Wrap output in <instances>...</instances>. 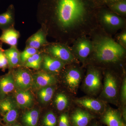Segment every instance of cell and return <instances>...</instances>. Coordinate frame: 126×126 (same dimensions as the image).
Instances as JSON below:
<instances>
[{"label": "cell", "mask_w": 126, "mask_h": 126, "mask_svg": "<svg viewBox=\"0 0 126 126\" xmlns=\"http://www.w3.org/2000/svg\"><path fill=\"white\" fill-rule=\"evenodd\" d=\"M103 95L106 99L113 100L118 95L117 81L111 73H106L104 79Z\"/></svg>", "instance_id": "5b68a950"}, {"label": "cell", "mask_w": 126, "mask_h": 126, "mask_svg": "<svg viewBox=\"0 0 126 126\" xmlns=\"http://www.w3.org/2000/svg\"><path fill=\"white\" fill-rule=\"evenodd\" d=\"M122 0H94L98 7L102 5L111 4Z\"/></svg>", "instance_id": "1f68e13d"}, {"label": "cell", "mask_w": 126, "mask_h": 126, "mask_svg": "<svg viewBox=\"0 0 126 126\" xmlns=\"http://www.w3.org/2000/svg\"><path fill=\"white\" fill-rule=\"evenodd\" d=\"M3 126H11V125H9V124H6L5 125H3Z\"/></svg>", "instance_id": "8d00e7d4"}, {"label": "cell", "mask_w": 126, "mask_h": 126, "mask_svg": "<svg viewBox=\"0 0 126 126\" xmlns=\"http://www.w3.org/2000/svg\"><path fill=\"white\" fill-rule=\"evenodd\" d=\"M93 118L92 116L88 112L78 109L73 113L71 119L74 126H87Z\"/></svg>", "instance_id": "ac0fdd59"}, {"label": "cell", "mask_w": 126, "mask_h": 126, "mask_svg": "<svg viewBox=\"0 0 126 126\" xmlns=\"http://www.w3.org/2000/svg\"><path fill=\"white\" fill-rule=\"evenodd\" d=\"M103 120L108 126H125L119 113L113 109H109L106 112Z\"/></svg>", "instance_id": "d6986e66"}, {"label": "cell", "mask_w": 126, "mask_h": 126, "mask_svg": "<svg viewBox=\"0 0 126 126\" xmlns=\"http://www.w3.org/2000/svg\"><path fill=\"white\" fill-rule=\"evenodd\" d=\"M43 60V56L37 53L29 58L24 63L26 67L38 70L40 68Z\"/></svg>", "instance_id": "cb8c5ba5"}, {"label": "cell", "mask_w": 126, "mask_h": 126, "mask_svg": "<svg viewBox=\"0 0 126 126\" xmlns=\"http://www.w3.org/2000/svg\"><path fill=\"white\" fill-rule=\"evenodd\" d=\"M43 69L47 72L58 73L63 67L64 63L48 55L43 56L42 63Z\"/></svg>", "instance_id": "7c38bea8"}, {"label": "cell", "mask_w": 126, "mask_h": 126, "mask_svg": "<svg viewBox=\"0 0 126 126\" xmlns=\"http://www.w3.org/2000/svg\"><path fill=\"white\" fill-rule=\"evenodd\" d=\"M121 99L122 102L126 104V78L124 79L122 86L121 90Z\"/></svg>", "instance_id": "d6a6232c"}, {"label": "cell", "mask_w": 126, "mask_h": 126, "mask_svg": "<svg viewBox=\"0 0 126 126\" xmlns=\"http://www.w3.org/2000/svg\"><path fill=\"white\" fill-rule=\"evenodd\" d=\"M8 67V61L2 48V43H0V69L4 71Z\"/></svg>", "instance_id": "f546056e"}, {"label": "cell", "mask_w": 126, "mask_h": 126, "mask_svg": "<svg viewBox=\"0 0 126 126\" xmlns=\"http://www.w3.org/2000/svg\"><path fill=\"white\" fill-rule=\"evenodd\" d=\"M76 103L88 110L101 112L104 110L105 104L101 101L93 98H84L77 99Z\"/></svg>", "instance_id": "e0dca14e"}, {"label": "cell", "mask_w": 126, "mask_h": 126, "mask_svg": "<svg viewBox=\"0 0 126 126\" xmlns=\"http://www.w3.org/2000/svg\"><path fill=\"white\" fill-rule=\"evenodd\" d=\"M46 48V51L49 55L64 63H72L74 61V55L68 48L63 44L51 45Z\"/></svg>", "instance_id": "277c9868"}, {"label": "cell", "mask_w": 126, "mask_h": 126, "mask_svg": "<svg viewBox=\"0 0 126 126\" xmlns=\"http://www.w3.org/2000/svg\"><path fill=\"white\" fill-rule=\"evenodd\" d=\"M4 53L7 58L8 67L10 68L15 67L20 63V53L16 47H11L4 50Z\"/></svg>", "instance_id": "ffe728a7"}, {"label": "cell", "mask_w": 126, "mask_h": 126, "mask_svg": "<svg viewBox=\"0 0 126 126\" xmlns=\"http://www.w3.org/2000/svg\"></svg>", "instance_id": "f35d334b"}, {"label": "cell", "mask_w": 126, "mask_h": 126, "mask_svg": "<svg viewBox=\"0 0 126 126\" xmlns=\"http://www.w3.org/2000/svg\"><path fill=\"white\" fill-rule=\"evenodd\" d=\"M20 36L19 32L14 27L9 28L2 31L0 36V43L7 44L11 47H16Z\"/></svg>", "instance_id": "2e32d148"}, {"label": "cell", "mask_w": 126, "mask_h": 126, "mask_svg": "<svg viewBox=\"0 0 126 126\" xmlns=\"http://www.w3.org/2000/svg\"><path fill=\"white\" fill-rule=\"evenodd\" d=\"M12 126H20V125H19V124H14V125H13Z\"/></svg>", "instance_id": "d590c367"}, {"label": "cell", "mask_w": 126, "mask_h": 126, "mask_svg": "<svg viewBox=\"0 0 126 126\" xmlns=\"http://www.w3.org/2000/svg\"><path fill=\"white\" fill-rule=\"evenodd\" d=\"M46 35L44 31L41 28L27 39L26 42V47L38 50L48 43L46 40Z\"/></svg>", "instance_id": "5bb4252c"}, {"label": "cell", "mask_w": 126, "mask_h": 126, "mask_svg": "<svg viewBox=\"0 0 126 126\" xmlns=\"http://www.w3.org/2000/svg\"><path fill=\"white\" fill-rule=\"evenodd\" d=\"M94 59L104 63L118 62L123 58L126 50L124 47L108 37L101 38L93 44Z\"/></svg>", "instance_id": "7a4b0ae2"}, {"label": "cell", "mask_w": 126, "mask_h": 126, "mask_svg": "<svg viewBox=\"0 0 126 126\" xmlns=\"http://www.w3.org/2000/svg\"><path fill=\"white\" fill-rule=\"evenodd\" d=\"M64 81L71 92L75 93L78 88L82 79L81 72L76 68L68 69L64 74Z\"/></svg>", "instance_id": "ba28073f"}, {"label": "cell", "mask_w": 126, "mask_h": 126, "mask_svg": "<svg viewBox=\"0 0 126 126\" xmlns=\"http://www.w3.org/2000/svg\"><path fill=\"white\" fill-rule=\"evenodd\" d=\"M15 96L16 101L21 109L30 108L33 106V97L29 90H18L16 92Z\"/></svg>", "instance_id": "8fae6325"}, {"label": "cell", "mask_w": 126, "mask_h": 126, "mask_svg": "<svg viewBox=\"0 0 126 126\" xmlns=\"http://www.w3.org/2000/svg\"><path fill=\"white\" fill-rule=\"evenodd\" d=\"M54 89L51 86H47L41 88L38 92V96L42 103H46L52 99Z\"/></svg>", "instance_id": "603a6c76"}, {"label": "cell", "mask_w": 126, "mask_h": 126, "mask_svg": "<svg viewBox=\"0 0 126 126\" xmlns=\"http://www.w3.org/2000/svg\"><path fill=\"white\" fill-rule=\"evenodd\" d=\"M101 19L104 25L112 29L119 28L123 24V20L121 17L116 14L108 11L102 12Z\"/></svg>", "instance_id": "9a60e30c"}, {"label": "cell", "mask_w": 126, "mask_h": 126, "mask_svg": "<svg viewBox=\"0 0 126 126\" xmlns=\"http://www.w3.org/2000/svg\"><path fill=\"white\" fill-rule=\"evenodd\" d=\"M55 103L56 108L59 111H63L67 107L69 104L68 99L65 94H58L55 97Z\"/></svg>", "instance_id": "d4e9b609"}, {"label": "cell", "mask_w": 126, "mask_h": 126, "mask_svg": "<svg viewBox=\"0 0 126 126\" xmlns=\"http://www.w3.org/2000/svg\"><path fill=\"white\" fill-rule=\"evenodd\" d=\"M15 88L13 74L9 73L0 77V100L4 99Z\"/></svg>", "instance_id": "30bf717a"}, {"label": "cell", "mask_w": 126, "mask_h": 126, "mask_svg": "<svg viewBox=\"0 0 126 126\" xmlns=\"http://www.w3.org/2000/svg\"><path fill=\"white\" fill-rule=\"evenodd\" d=\"M15 24V8L11 4L6 11L0 14V30H4L9 28L14 27Z\"/></svg>", "instance_id": "4fadbf2b"}, {"label": "cell", "mask_w": 126, "mask_h": 126, "mask_svg": "<svg viewBox=\"0 0 126 126\" xmlns=\"http://www.w3.org/2000/svg\"><path fill=\"white\" fill-rule=\"evenodd\" d=\"M38 49L32 47H26L24 50L20 53V63L23 64L27 59L38 52Z\"/></svg>", "instance_id": "f1b7e54d"}, {"label": "cell", "mask_w": 126, "mask_h": 126, "mask_svg": "<svg viewBox=\"0 0 126 126\" xmlns=\"http://www.w3.org/2000/svg\"><path fill=\"white\" fill-rule=\"evenodd\" d=\"M119 40L124 45H126V33L124 32L120 35L119 37Z\"/></svg>", "instance_id": "836d02e7"}, {"label": "cell", "mask_w": 126, "mask_h": 126, "mask_svg": "<svg viewBox=\"0 0 126 126\" xmlns=\"http://www.w3.org/2000/svg\"><path fill=\"white\" fill-rule=\"evenodd\" d=\"M84 87L87 92L91 94H97L102 87L101 79L98 70L92 68L88 70L84 82Z\"/></svg>", "instance_id": "3957f363"}, {"label": "cell", "mask_w": 126, "mask_h": 126, "mask_svg": "<svg viewBox=\"0 0 126 126\" xmlns=\"http://www.w3.org/2000/svg\"><path fill=\"white\" fill-rule=\"evenodd\" d=\"M15 87L20 90H28L32 86V78L25 69H19L13 73Z\"/></svg>", "instance_id": "8992f818"}, {"label": "cell", "mask_w": 126, "mask_h": 126, "mask_svg": "<svg viewBox=\"0 0 126 126\" xmlns=\"http://www.w3.org/2000/svg\"><path fill=\"white\" fill-rule=\"evenodd\" d=\"M18 107L16 101L11 108L3 116L2 121L6 124L11 125L16 121L19 115Z\"/></svg>", "instance_id": "7402d4cb"}, {"label": "cell", "mask_w": 126, "mask_h": 126, "mask_svg": "<svg viewBox=\"0 0 126 126\" xmlns=\"http://www.w3.org/2000/svg\"><path fill=\"white\" fill-rule=\"evenodd\" d=\"M0 126H3V124H0Z\"/></svg>", "instance_id": "74e56055"}, {"label": "cell", "mask_w": 126, "mask_h": 126, "mask_svg": "<svg viewBox=\"0 0 126 126\" xmlns=\"http://www.w3.org/2000/svg\"><path fill=\"white\" fill-rule=\"evenodd\" d=\"M15 102L8 96L4 99L0 100V113L1 115L3 116L11 108Z\"/></svg>", "instance_id": "4316f807"}, {"label": "cell", "mask_w": 126, "mask_h": 126, "mask_svg": "<svg viewBox=\"0 0 126 126\" xmlns=\"http://www.w3.org/2000/svg\"><path fill=\"white\" fill-rule=\"evenodd\" d=\"M32 87L36 89L51 86L56 82V79L54 76L46 72H39L32 76Z\"/></svg>", "instance_id": "52a82bcc"}, {"label": "cell", "mask_w": 126, "mask_h": 126, "mask_svg": "<svg viewBox=\"0 0 126 126\" xmlns=\"http://www.w3.org/2000/svg\"><path fill=\"white\" fill-rule=\"evenodd\" d=\"M58 126H70L68 117L66 113H63L60 117Z\"/></svg>", "instance_id": "4dcf8cb0"}, {"label": "cell", "mask_w": 126, "mask_h": 126, "mask_svg": "<svg viewBox=\"0 0 126 126\" xmlns=\"http://www.w3.org/2000/svg\"><path fill=\"white\" fill-rule=\"evenodd\" d=\"M98 7L94 0H40L37 21L46 34L61 39Z\"/></svg>", "instance_id": "6da1fadb"}, {"label": "cell", "mask_w": 126, "mask_h": 126, "mask_svg": "<svg viewBox=\"0 0 126 126\" xmlns=\"http://www.w3.org/2000/svg\"><path fill=\"white\" fill-rule=\"evenodd\" d=\"M56 124L57 119L56 116L52 112H47L43 118V126H56Z\"/></svg>", "instance_id": "83f0119b"}, {"label": "cell", "mask_w": 126, "mask_h": 126, "mask_svg": "<svg viewBox=\"0 0 126 126\" xmlns=\"http://www.w3.org/2000/svg\"><path fill=\"white\" fill-rule=\"evenodd\" d=\"M39 116L38 110L35 109L28 110L22 115L21 122L25 126H37Z\"/></svg>", "instance_id": "44dd1931"}, {"label": "cell", "mask_w": 126, "mask_h": 126, "mask_svg": "<svg viewBox=\"0 0 126 126\" xmlns=\"http://www.w3.org/2000/svg\"><path fill=\"white\" fill-rule=\"evenodd\" d=\"M108 6L111 10L117 14L122 15H126V0H122L108 5Z\"/></svg>", "instance_id": "484cf974"}, {"label": "cell", "mask_w": 126, "mask_h": 126, "mask_svg": "<svg viewBox=\"0 0 126 126\" xmlns=\"http://www.w3.org/2000/svg\"><path fill=\"white\" fill-rule=\"evenodd\" d=\"M74 48L75 54L80 60L84 61L93 50V44L86 39L79 40L75 45Z\"/></svg>", "instance_id": "9c48e42d"}, {"label": "cell", "mask_w": 126, "mask_h": 126, "mask_svg": "<svg viewBox=\"0 0 126 126\" xmlns=\"http://www.w3.org/2000/svg\"><path fill=\"white\" fill-rule=\"evenodd\" d=\"M2 119L0 117V124H2Z\"/></svg>", "instance_id": "e575fe53"}]
</instances>
